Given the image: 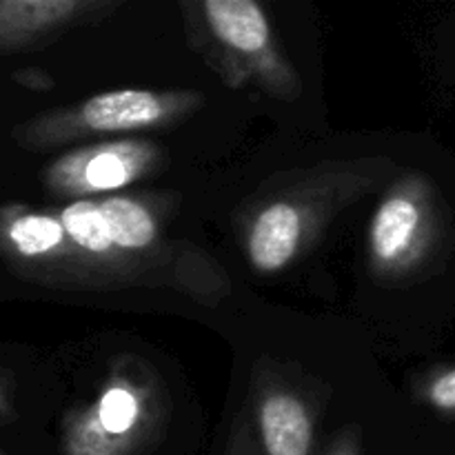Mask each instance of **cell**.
Returning a JSON list of instances; mask_svg holds the SVG:
<instances>
[{
    "label": "cell",
    "mask_w": 455,
    "mask_h": 455,
    "mask_svg": "<svg viewBox=\"0 0 455 455\" xmlns=\"http://www.w3.org/2000/svg\"><path fill=\"white\" fill-rule=\"evenodd\" d=\"M203 105L204 96L194 89H111L29 120L18 140L29 149H49L98 136L164 129L194 116Z\"/></svg>",
    "instance_id": "obj_4"
},
{
    "label": "cell",
    "mask_w": 455,
    "mask_h": 455,
    "mask_svg": "<svg viewBox=\"0 0 455 455\" xmlns=\"http://www.w3.org/2000/svg\"><path fill=\"white\" fill-rule=\"evenodd\" d=\"M3 411H7V400H4V394L0 391V413Z\"/></svg>",
    "instance_id": "obj_14"
},
{
    "label": "cell",
    "mask_w": 455,
    "mask_h": 455,
    "mask_svg": "<svg viewBox=\"0 0 455 455\" xmlns=\"http://www.w3.org/2000/svg\"><path fill=\"white\" fill-rule=\"evenodd\" d=\"M180 9L191 44L227 87H256L287 102L300 98V76L262 4L256 0H203L182 3Z\"/></svg>",
    "instance_id": "obj_2"
},
{
    "label": "cell",
    "mask_w": 455,
    "mask_h": 455,
    "mask_svg": "<svg viewBox=\"0 0 455 455\" xmlns=\"http://www.w3.org/2000/svg\"><path fill=\"white\" fill-rule=\"evenodd\" d=\"M225 455H262L260 447H258L256 429H253V422L249 420L244 413H240L234 422V429H231L229 443H227Z\"/></svg>",
    "instance_id": "obj_11"
},
{
    "label": "cell",
    "mask_w": 455,
    "mask_h": 455,
    "mask_svg": "<svg viewBox=\"0 0 455 455\" xmlns=\"http://www.w3.org/2000/svg\"><path fill=\"white\" fill-rule=\"evenodd\" d=\"M324 455H360V429L358 427H345L329 444Z\"/></svg>",
    "instance_id": "obj_12"
},
{
    "label": "cell",
    "mask_w": 455,
    "mask_h": 455,
    "mask_svg": "<svg viewBox=\"0 0 455 455\" xmlns=\"http://www.w3.org/2000/svg\"><path fill=\"white\" fill-rule=\"evenodd\" d=\"M443 234V209L429 178L418 172L395 176L369 222V271L382 283L411 278L438 253Z\"/></svg>",
    "instance_id": "obj_5"
},
{
    "label": "cell",
    "mask_w": 455,
    "mask_h": 455,
    "mask_svg": "<svg viewBox=\"0 0 455 455\" xmlns=\"http://www.w3.org/2000/svg\"><path fill=\"white\" fill-rule=\"evenodd\" d=\"M167 404L151 369L132 358L114 364L92 400L62 422V455H138L158 438Z\"/></svg>",
    "instance_id": "obj_3"
},
{
    "label": "cell",
    "mask_w": 455,
    "mask_h": 455,
    "mask_svg": "<svg viewBox=\"0 0 455 455\" xmlns=\"http://www.w3.org/2000/svg\"><path fill=\"white\" fill-rule=\"evenodd\" d=\"M391 158H355L305 169L258 196L240 216V243L251 269L275 275L296 265L338 213L394 180Z\"/></svg>",
    "instance_id": "obj_1"
},
{
    "label": "cell",
    "mask_w": 455,
    "mask_h": 455,
    "mask_svg": "<svg viewBox=\"0 0 455 455\" xmlns=\"http://www.w3.org/2000/svg\"><path fill=\"white\" fill-rule=\"evenodd\" d=\"M118 0H0V53L56 38L71 27L102 20Z\"/></svg>",
    "instance_id": "obj_8"
},
{
    "label": "cell",
    "mask_w": 455,
    "mask_h": 455,
    "mask_svg": "<svg viewBox=\"0 0 455 455\" xmlns=\"http://www.w3.org/2000/svg\"><path fill=\"white\" fill-rule=\"evenodd\" d=\"M253 429L262 455H314L315 411L287 382L258 373Z\"/></svg>",
    "instance_id": "obj_7"
},
{
    "label": "cell",
    "mask_w": 455,
    "mask_h": 455,
    "mask_svg": "<svg viewBox=\"0 0 455 455\" xmlns=\"http://www.w3.org/2000/svg\"><path fill=\"white\" fill-rule=\"evenodd\" d=\"M0 249L36 278L53 283L69 249L58 212L0 209Z\"/></svg>",
    "instance_id": "obj_9"
},
{
    "label": "cell",
    "mask_w": 455,
    "mask_h": 455,
    "mask_svg": "<svg viewBox=\"0 0 455 455\" xmlns=\"http://www.w3.org/2000/svg\"><path fill=\"white\" fill-rule=\"evenodd\" d=\"M418 398L443 416H455V367L429 373L418 387Z\"/></svg>",
    "instance_id": "obj_10"
},
{
    "label": "cell",
    "mask_w": 455,
    "mask_h": 455,
    "mask_svg": "<svg viewBox=\"0 0 455 455\" xmlns=\"http://www.w3.org/2000/svg\"><path fill=\"white\" fill-rule=\"evenodd\" d=\"M22 71H25V74H16V78L20 80L22 84H27V87L43 89V92H47V89L53 84V80L49 78L44 71H38V69H22Z\"/></svg>",
    "instance_id": "obj_13"
},
{
    "label": "cell",
    "mask_w": 455,
    "mask_h": 455,
    "mask_svg": "<svg viewBox=\"0 0 455 455\" xmlns=\"http://www.w3.org/2000/svg\"><path fill=\"white\" fill-rule=\"evenodd\" d=\"M163 164L164 151L149 138H114L67 151L44 169L43 180L58 198L96 200L120 194Z\"/></svg>",
    "instance_id": "obj_6"
}]
</instances>
